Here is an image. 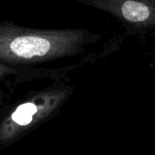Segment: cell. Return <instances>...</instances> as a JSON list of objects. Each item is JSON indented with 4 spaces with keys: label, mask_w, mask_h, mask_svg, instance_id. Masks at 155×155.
I'll use <instances>...</instances> for the list:
<instances>
[{
    "label": "cell",
    "mask_w": 155,
    "mask_h": 155,
    "mask_svg": "<svg viewBox=\"0 0 155 155\" xmlns=\"http://www.w3.org/2000/svg\"><path fill=\"white\" fill-rule=\"evenodd\" d=\"M101 35L83 28L37 29L0 23V62L8 65L50 61L82 53Z\"/></svg>",
    "instance_id": "cell-1"
},
{
    "label": "cell",
    "mask_w": 155,
    "mask_h": 155,
    "mask_svg": "<svg viewBox=\"0 0 155 155\" xmlns=\"http://www.w3.org/2000/svg\"><path fill=\"white\" fill-rule=\"evenodd\" d=\"M71 92V87H57L34 93L0 122V141L10 142L44 121L67 101Z\"/></svg>",
    "instance_id": "cell-2"
},
{
    "label": "cell",
    "mask_w": 155,
    "mask_h": 155,
    "mask_svg": "<svg viewBox=\"0 0 155 155\" xmlns=\"http://www.w3.org/2000/svg\"><path fill=\"white\" fill-rule=\"evenodd\" d=\"M117 19L132 32L155 28V0H76Z\"/></svg>",
    "instance_id": "cell-3"
},
{
    "label": "cell",
    "mask_w": 155,
    "mask_h": 155,
    "mask_svg": "<svg viewBox=\"0 0 155 155\" xmlns=\"http://www.w3.org/2000/svg\"><path fill=\"white\" fill-rule=\"evenodd\" d=\"M18 73V69L13 68L12 66L0 62V80L4 79V78L10 76V75H15Z\"/></svg>",
    "instance_id": "cell-4"
}]
</instances>
